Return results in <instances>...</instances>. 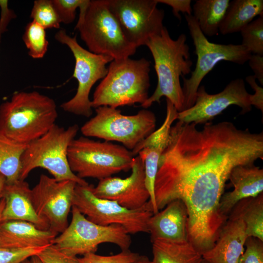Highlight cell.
Masks as SVG:
<instances>
[{
	"instance_id": "5b68a950",
	"label": "cell",
	"mask_w": 263,
	"mask_h": 263,
	"mask_svg": "<svg viewBox=\"0 0 263 263\" xmlns=\"http://www.w3.org/2000/svg\"><path fill=\"white\" fill-rule=\"evenodd\" d=\"M79 130L77 124L65 128L56 124L44 135L27 144L21 157L20 180H25L32 170L40 168L57 181L89 184L71 170L68 160L69 147Z\"/></svg>"
},
{
	"instance_id": "ac0fdd59",
	"label": "cell",
	"mask_w": 263,
	"mask_h": 263,
	"mask_svg": "<svg viewBox=\"0 0 263 263\" xmlns=\"http://www.w3.org/2000/svg\"><path fill=\"white\" fill-rule=\"evenodd\" d=\"M247 237L244 222L232 213L214 246L202 255L203 258L209 263H238Z\"/></svg>"
},
{
	"instance_id": "8d00e7d4",
	"label": "cell",
	"mask_w": 263,
	"mask_h": 263,
	"mask_svg": "<svg viewBox=\"0 0 263 263\" xmlns=\"http://www.w3.org/2000/svg\"><path fill=\"white\" fill-rule=\"evenodd\" d=\"M248 64L254 73V76L260 84L263 85V56L251 54Z\"/></svg>"
},
{
	"instance_id": "f35d334b",
	"label": "cell",
	"mask_w": 263,
	"mask_h": 263,
	"mask_svg": "<svg viewBox=\"0 0 263 263\" xmlns=\"http://www.w3.org/2000/svg\"><path fill=\"white\" fill-rule=\"evenodd\" d=\"M132 263H152V262L147 256L140 255L139 258Z\"/></svg>"
},
{
	"instance_id": "5bb4252c",
	"label": "cell",
	"mask_w": 263,
	"mask_h": 263,
	"mask_svg": "<svg viewBox=\"0 0 263 263\" xmlns=\"http://www.w3.org/2000/svg\"><path fill=\"white\" fill-rule=\"evenodd\" d=\"M251 94L247 91L244 80H231L221 92L209 94L204 86H199L194 105L178 113L177 119L184 123L205 124L231 105H236L243 113L251 110Z\"/></svg>"
},
{
	"instance_id": "ba28073f",
	"label": "cell",
	"mask_w": 263,
	"mask_h": 263,
	"mask_svg": "<svg viewBox=\"0 0 263 263\" xmlns=\"http://www.w3.org/2000/svg\"><path fill=\"white\" fill-rule=\"evenodd\" d=\"M185 19L195 47L197 61L194 70L191 72L190 77H182L184 82V110L194 105L201 82L219 62L226 61L243 65L251 55L241 44H222L210 42L201 31L192 15H186Z\"/></svg>"
},
{
	"instance_id": "b9f144b4",
	"label": "cell",
	"mask_w": 263,
	"mask_h": 263,
	"mask_svg": "<svg viewBox=\"0 0 263 263\" xmlns=\"http://www.w3.org/2000/svg\"><path fill=\"white\" fill-rule=\"evenodd\" d=\"M4 207V200L3 198H1L0 201V223L1 222V213L3 210V209Z\"/></svg>"
},
{
	"instance_id": "83f0119b",
	"label": "cell",
	"mask_w": 263,
	"mask_h": 263,
	"mask_svg": "<svg viewBox=\"0 0 263 263\" xmlns=\"http://www.w3.org/2000/svg\"><path fill=\"white\" fill-rule=\"evenodd\" d=\"M240 33L241 44L251 54L263 56V16L251 21Z\"/></svg>"
},
{
	"instance_id": "74e56055",
	"label": "cell",
	"mask_w": 263,
	"mask_h": 263,
	"mask_svg": "<svg viewBox=\"0 0 263 263\" xmlns=\"http://www.w3.org/2000/svg\"><path fill=\"white\" fill-rule=\"evenodd\" d=\"M1 17L0 19V42L1 34L6 30V27L11 19L16 16L14 12L8 9L7 0H0Z\"/></svg>"
},
{
	"instance_id": "4dcf8cb0",
	"label": "cell",
	"mask_w": 263,
	"mask_h": 263,
	"mask_svg": "<svg viewBox=\"0 0 263 263\" xmlns=\"http://www.w3.org/2000/svg\"><path fill=\"white\" fill-rule=\"evenodd\" d=\"M45 247L14 248L0 245V263H21Z\"/></svg>"
},
{
	"instance_id": "2e32d148",
	"label": "cell",
	"mask_w": 263,
	"mask_h": 263,
	"mask_svg": "<svg viewBox=\"0 0 263 263\" xmlns=\"http://www.w3.org/2000/svg\"><path fill=\"white\" fill-rule=\"evenodd\" d=\"M166 115L162 125L132 150L133 155L139 156L144 163L145 184L150 194L149 202L152 207L153 214L159 211L154 194V184L159 161L167 147L171 127L177 119L178 113L170 101L166 99Z\"/></svg>"
},
{
	"instance_id": "60d3db41",
	"label": "cell",
	"mask_w": 263,
	"mask_h": 263,
	"mask_svg": "<svg viewBox=\"0 0 263 263\" xmlns=\"http://www.w3.org/2000/svg\"><path fill=\"white\" fill-rule=\"evenodd\" d=\"M27 263H42L37 255L33 256L27 260Z\"/></svg>"
},
{
	"instance_id": "277c9868",
	"label": "cell",
	"mask_w": 263,
	"mask_h": 263,
	"mask_svg": "<svg viewBox=\"0 0 263 263\" xmlns=\"http://www.w3.org/2000/svg\"><path fill=\"white\" fill-rule=\"evenodd\" d=\"M79 10L75 28L90 52L113 60L127 58L135 53L137 47L125 38L107 0H85Z\"/></svg>"
},
{
	"instance_id": "9a60e30c",
	"label": "cell",
	"mask_w": 263,
	"mask_h": 263,
	"mask_svg": "<svg viewBox=\"0 0 263 263\" xmlns=\"http://www.w3.org/2000/svg\"><path fill=\"white\" fill-rule=\"evenodd\" d=\"M130 175L125 178L109 177L99 180L93 192L97 197L115 201L130 209L143 207L150 200L145 184L144 165L140 157H134Z\"/></svg>"
},
{
	"instance_id": "4316f807",
	"label": "cell",
	"mask_w": 263,
	"mask_h": 263,
	"mask_svg": "<svg viewBox=\"0 0 263 263\" xmlns=\"http://www.w3.org/2000/svg\"><path fill=\"white\" fill-rule=\"evenodd\" d=\"M22 39L28 49L29 55L34 58H40L47 52L48 41L45 29L33 20L26 26Z\"/></svg>"
},
{
	"instance_id": "d6986e66",
	"label": "cell",
	"mask_w": 263,
	"mask_h": 263,
	"mask_svg": "<svg viewBox=\"0 0 263 263\" xmlns=\"http://www.w3.org/2000/svg\"><path fill=\"white\" fill-rule=\"evenodd\" d=\"M228 179L234 189L222 195L219 204L220 211L225 217L241 200L263 193V169L254 164L239 165L233 169Z\"/></svg>"
},
{
	"instance_id": "f1b7e54d",
	"label": "cell",
	"mask_w": 263,
	"mask_h": 263,
	"mask_svg": "<svg viewBox=\"0 0 263 263\" xmlns=\"http://www.w3.org/2000/svg\"><path fill=\"white\" fill-rule=\"evenodd\" d=\"M30 17L45 29L60 27V21L52 0H35Z\"/></svg>"
},
{
	"instance_id": "ab89813d",
	"label": "cell",
	"mask_w": 263,
	"mask_h": 263,
	"mask_svg": "<svg viewBox=\"0 0 263 263\" xmlns=\"http://www.w3.org/2000/svg\"><path fill=\"white\" fill-rule=\"evenodd\" d=\"M6 184L5 177L0 173V201L1 199V194Z\"/></svg>"
},
{
	"instance_id": "ee69618b",
	"label": "cell",
	"mask_w": 263,
	"mask_h": 263,
	"mask_svg": "<svg viewBox=\"0 0 263 263\" xmlns=\"http://www.w3.org/2000/svg\"><path fill=\"white\" fill-rule=\"evenodd\" d=\"M28 259H27V260H26L25 261H23V262L22 263H27V260H28Z\"/></svg>"
},
{
	"instance_id": "d4e9b609",
	"label": "cell",
	"mask_w": 263,
	"mask_h": 263,
	"mask_svg": "<svg viewBox=\"0 0 263 263\" xmlns=\"http://www.w3.org/2000/svg\"><path fill=\"white\" fill-rule=\"evenodd\" d=\"M233 214L244 222L248 237L263 241V195L239 201L233 208Z\"/></svg>"
},
{
	"instance_id": "7c38bea8",
	"label": "cell",
	"mask_w": 263,
	"mask_h": 263,
	"mask_svg": "<svg viewBox=\"0 0 263 263\" xmlns=\"http://www.w3.org/2000/svg\"><path fill=\"white\" fill-rule=\"evenodd\" d=\"M110 10L117 19L128 41L137 48L145 45L164 28L165 13L156 0H107Z\"/></svg>"
},
{
	"instance_id": "603a6c76",
	"label": "cell",
	"mask_w": 263,
	"mask_h": 263,
	"mask_svg": "<svg viewBox=\"0 0 263 263\" xmlns=\"http://www.w3.org/2000/svg\"><path fill=\"white\" fill-rule=\"evenodd\" d=\"M258 16H263V0L230 1L219 32L224 35L240 32Z\"/></svg>"
},
{
	"instance_id": "1f68e13d",
	"label": "cell",
	"mask_w": 263,
	"mask_h": 263,
	"mask_svg": "<svg viewBox=\"0 0 263 263\" xmlns=\"http://www.w3.org/2000/svg\"><path fill=\"white\" fill-rule=\"evenodd\" d=\"M85 0H52L53 6L61 22L69 24L75 18L77 8L84 3Z\"/></svg>"
},
{
	"instance_id": "7402d4cb",
	"label": "cell",
	"mask_w": 263,
	"mask_h": 263,
	"mask_svg": "<svg viewBox=\"0 0 263 263\" xmlns=\"http://www.w3.org/2000/svg\"><path fill=\"white\" fill-rule=\"evenodd\" d=\"M152 263H202V255L188 241L163 239L151 241Z\"/></svg>"
},
{
	"instance_id": "30bf717a",
	"label": "cell",
	"mask_w": 263,
	"mask_h": 263,
	"mask_svg": "<svg viewBox=\"0 0 263 263\" xmlns=\"http://www.w3.org/2000/svg\"><path fill=\"white\" fill-rule=\"evenodd\" d=\"M72 219L66 229L56 236L52 244L68 254L75 256L95 253L99 244L111 243L121 250L129 249L132 240L118 225L103 226L89 220L75 207H72Z\"/></svg>"
},
{
	"instance_id": "7a4b0ae2",
	"label": "cell",
	"mask_w": 263,
	"mask_h": 263,
	"mask_svg": "<svg viewBox=\"0 0 263 263\" xmlns=\"http://www.w3.org/2000/svg\"><path fill=\"white\" fill-rule=\"evenodd\" d=\"M57 116L52 98L37 91L17 92L0 105V134L27 145L46 133Z\"/></svg>"
},
{
	"instance_id": "d590c367",
	"label": "cell",
	"mask_w": 263,
	"mask_h": 263,
	"mask_svg": "<svg viewBox=\"0 0 263 263\" xmlns=\"http://www.w3.org/2000/svg\"><path fill=\"white\" fill-rule=\"evenodd\" d=\"M256 79L253 75L247 76L245 80L255 91V93L251 95L252 106L263 112V88L257 83Z\"/></svg>"
},
{
	"instance_id": "9c48e42d",
	"label": "cell",
	"mask_w": 263,
	"mask_h": 263,
	"mask_svg": "<svg viewBox=\"0 0 263 263\" xmlns=\"http://www.w3.org/2000/svg\"><path fill=\"white\" fill-rule=\"evenodd\" d=\"M93 187L76 184L72 202V206L89 220L103 226L120 225L129 234L149 233L148 222L153 214L149 201L140 208L130 209L115 201L96 197Z\"/></svg>"
},
{
	"instance_id": "e575fe53",
	"label": "cell",
	"mask_w": 263,
	"mask_h": 263,
	"mask_svg": "<svg viewBox=\"0 0 263 263\" xmlns=\"http://www.w3.org/2000/svg\"><path fill=\"white\" fill-rule=\"evenodd\" d=\"M156 1L158 3H164L171 7L174 15L180 19V13L189 16L192 15L190 0H156Z\"/></svg>"
},
{
	"instance_id": "e0dca14e",
	"label": "cell",
	"mask_w": 263,
	"mask_h": 263,
	"mask_svg": "<svg viewBox=\"0 0 263 263\" xmlns=\"http://www.w3.org/2000/svg\"><path fill=\"white\" fill-rule=\"evenodd\" d=\"M4 200L1 222L19 220L30 222L42 230L50 229L48 223L37 213L34 207L32 189L25 180H19L5 184L1 194Z\"/></svg>"
},
{
	"instance_id": "7bdbcfd3",
	"label": "cell",
	"mask_w": 263,
	"mask_h": 263,
	"mask_svg": "<svg viewBox=\"0 0 263 263\" xmlns=\"http://www.w3.org/2000/svg\"><path fill=\"white\" fill-rule=\"evenodd\" d=\"M208 263L207 261L205 260H203V263Z\"/></svg>"
},
{
	"instance_id": "8fae6325",
	"label": "cell",
	"mask_w": 263,
	"mask_h": 263,
	"mask_svg": "<svg viewBox=\"0 0 263 263\" xmlns=\"http://www.w3.org/2000/svg\"><path fill=\"white\" fill-rule=\"evenodd\" d=\"M55 38L60 43L66 45L72 51L75 59L72 76L78 82L74 96L63 103L60 107L65 112L89 117L93 113L89 98L91 90L98 80L106 76L108 72L106 65L113 59L110 56L96 54L83 48L78 44L76 36L70 37L64 29L57 32Z\"/></svg>"
},
{
	"instance_id": "3957f363",
	"label": "cell",
	"mask_w": 263,
	"mask_h": 263,
	"mask_svg": "<svg viewBox=\"0 0 263 263\" xmlns=\"http://www.w3.org/2000/svg\"><path fill=\"white\" fill-rule=\"evenodd\" d=\"M150 72V62L145 58L113 60L94 92L92 108L142 105L149 97Z\"/></svg>"
},
{
	"instance_id": "d6a6232c",
	"label": "cell",
	"mask_w": 263,
	"mask_h": 263,
	"mask_svg": "<svg viewBox=\"0 0 263 263\" xmlns=\"http://www.w3.org/2000/svg\"><path fill=\"white\" fill-rule=\"evenodd\" d=\"M244 250L238 263H263V241L254 237H248Z\"/></svg>"
},
{
	"instance_id": "44dd1931",
	"label": "cell",
	"mask_w": 263,
	"mask_h": 263,
	"mask_svg": "<svg viewBox=\"0 0 263 263\" xmlns=\"http://www.w3.org/2000/svg\"><path fill=\"white\" fill-rule=\"evenodd\" d=\"M57 234L42 230L26 221L12 220L0 223V245L14 248L45 247L52 244Z\"/></svg>"
},
{
	"instance_id": "cb8c5ba5",
	"label": "cell",
	"mask_w": 263,
	"mask_h": 263,
	"mask_svg": "<svg viewBox=\"0 0 263 263\" xmlns=\"http://www.w3.org/2000/svg\"><path fill=\"white\" fill-rule=\"evenodd\" d=\"M229 0H197L193 5V17L204 34L209 37L217 35L224 19Z\"/></svg>"
},
{
	"instance_id": "6da1fadb",
	"label": "cell",
	"mask_w": 263,
	"mask_h": 263,
	"mask_svg": "<svg viewBox=\"0 0 263 263\" xmlns=\"http://www.w3.org/2000/svg\"><path fill=\"white\" fill-rule=\"evenodd\" d=\"M187 37L180 34L172 39L168 29L164 27L160 33L151 37L145 45L150 50L154 62L157 76L156 88L151 96L141 105L145 109L153 103H160L165 96L178 112L184 110V97L180 77L191 73L193 62L190 57Z\"/></svg>"
},
{
	"instance_id": "52a82bcc",
	"label": "cell",
	"mask_w": 263,
	"mask_h": 263,
	"mask_svg": "<svg viewBox=\"0 0 263 263\" xmlns=\"http://www.w3.org/2000/svg\"><path fill=\"white\" fill-rule=\"evenodd\" d=\"M95 115L80 128L84 136L117 142L130 150L155 130L156 117L146 109L133 115H124L108 106L95 109Z\"/></svg>"
},
{
	"instance_id": "836d02e7",
	"label": "cell",
	"mask_w": 263,
	"mask_h": 263,
	"mask_svg": "<svg viewBox=\"0 0 263 263\" xmlns=\"http://www.w3.org/2000/svg\"><path fill=\"white\" fill-rule=\"evenodd\" d=\"M37 256L42 263H79L77 256L65 253L53 244L44 247Z\"/></svg>"
},
{
	"instance_id": "4fadbf2b",
	"label": "cell",
	"mask_w": 263,
	"mask_h": 263,
	"mask_svg": "<svg viewBox=\"0 0 263 263\" xmlns=\"http://www.w3.org/2000/svg\"><path fill=\"white\" fill-rule=\"evenodd\" d=\"M76 183L71 180L57 181L45 174L40 176L32 188L33 205L38 214L58 234L68 225V217Z\"/></svg>"
},
{
	"instance_id": "ffe728a7",
	"label": "cell",
	"mask_w": 263,
	"mask_h": 263,
	"mask_svg": "<svg viewBox=\"0 0 263 263\" xmlns=\"http://www.w3.org/2000/svg\"><path fill=\"white\" fill-rule=\"evenodd\" d=\"M188 218L186 206L181 200L170 202L162 210L153 214L149 221L151 241L156 239L188 241Z\"/></svg>"
},
{
	"instance_id": "484cf974",
	"label": "cell",
	"mask_w": 263,
	"mask_h": 263,
	"mask_svg": "<svg viewBox=\"0 0 263 263\" xmlns=\"http://www.w3.org/2000/svg\"><path fill=\"white\" fill-rule=\"evenodd\" d=\"M26 146L0 134V173L5 177L6 183L20 180L21 157Z\"/></svg>"
},
{
	"instance_id": "f546056e",
	"label": "cell",
	"mask_w": 263,
	"mask_h": 263,
	"mask_svg": "<svg viewBox=\"0 0 263 263\" xmlns=\"http://www.w3.org/2000/svg\"><path fill=\"white\" fill-rule=\"evenodd\" d=\"M140 256L138 253L128 250H121L118 254L103 256L90 253L79 258V263H132Z\"/></svg>"
},
{
	"instance_id": "8992f818",
	"label": "cell",
	"mask_w": 263,
	"mask_h": 263,
	"mask_svg": "<svg viewBox=\"0 0 263 263\" xmlns=\"http://www.w3.org/2000/svg\"><path fill=\"white\" fill-rule=\"evenodd\" d=\"M131 150L112 142L95 141L85 136L75 138L68 150L71 170L78 177L100 180L131 169Z\"/></svg>"
}]
</instances>
